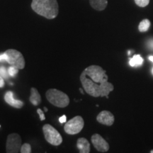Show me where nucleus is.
Wrapping results in <instances>:
<instances>
[{"instance_id": "f257e3e1", "label": "nucleus", "mask_w": 153, "mask_h": 153, "mask_svg": "<svg viewBox=\"0 0 153 153\" xmlns=\"http://www.w3.org/2000/svg\"><path fill=\"white\" fill-rule=\"evenodd\" d=\"M106 71L99 65H90L82 72L80 81L83 89L88 94L94 97H106L114 89V85L108 82Z\"/></svg>"}, {"instance_id": "f03ea898", "label": "nucleus", "mask_w": 153, "mask_h": 153, "mask_svg": "<svg viewBox=\"0 0 153 153\" xmlns=\"http://www.w3.org/2000/svg\"><path fill=\"white\" fill-rule=\"evenodd\" d=\"M31 8L36 14L48 19L56 18L59 13L57 0H33Z\"/></svg>"}, {"instance_id": "7ed1b4c3", "label": "nucleus", "mask_w": 153, "mask_h": 153, "mask_svg": "<svg viewBox=\"0 0 153 153\" xmlns=\"http://www.w3.org/2000/svg\"><path fill=\"white\" fill-rule=\"evenodd\" d=\"M48 101L53 106L65 108L70 104V98L65 93L56 89H50L45 94Z\"/></svg>"}, {"instance_id": "20e7f679", "label": "nucleus", "mask_w": 153, "mask_h": 153, "mask_svg": "<svg viewBox=\"0 0 153 153\" xmlns=\"http://www.w3.org/2000/svg\"><path fill=\"white\" fill-rule=\"evenodd\" d=\"M43 131L45 140L51 145L57 146L62 143V137L60 133L50 124L43 126Z\"/></svg>"}, {"instance_id": "39448f33", "label": "nucleus", "mask_w": 153, "mask_h": 153, "mask_svg": "<svg viewBox=\"0 0 153 153\" xmlns=\"http://www.w3.org/2000/svg\"><path fill=\"white\" fill-rule=\"evenodd\" d=\"M84 126H85V122L82 116H76L67 122L65 125L64 130L65 132L69 135H75L81 132L83 129Z\"/></svg>"}, {"instance_id": "423d86ee", "label": "nucleus", "mask_w": 153, "mask_h": 153, "mask_svg": "<svg viewBox=\"0 0 153 153\" xmlns=\"http://www.w3.org/2000/svg\"><path fill=\"white\" fill-rule=\"evenodd\" d=\"M5 53L8 56V60L7 62L9 65L18 68L19 70H22L24 68L25 60L22 53L14 49H9L6 51Z\"/></svg>"}, {"instance_id": "0eeeda50", "label": "nucleus", "mask_w": 153, "mask_h": 153, "mask_svg": "<svg viewBox=\"0 0 153 153\" xmlns=\"http://www.w3.org/2000/svg\"><path fill=\"white\" fill-rule=\"evenodd\" d=\"M22 138L17 133H11L7 137L6 150L7 153L19 152L22 148Z\"/></svg>"}, {"instance_id": "6e6552de", "label": "nucleus", "mask_w": 153, "mask_h": 153, "mask_svg": "<svg viewBox=\"0 0 153 153\" xmlns=\"http://www.w3.org/2000/svg\"><path fill=\"white\" fill-rule=\"evenodd\" d=\"M91 143L94 147L101 152H106L109 150V145L99 134H94L91 136Z\"/></svg>"}, {"instance_id": "1a4fd4ad", "label": "nucleus", "mask_w": 153, "mask_h": 153, "mask_svg": "<svg viewBox=\"0 0 153 153\" xmlns=\"http://www.w3.org/2000/svg\"><path fill=\"white\" fill-rule=\"evenodd\" d=\"M97 120L99 123L111 126L114 123V116L108 111H102L97 116Z\"/></svg>"}, {"instance_id": "9d476101", "label": "nucleus", "mask_w": 153, "mask_h": 153, "mask_svg": "<svg viewBox=\"0 0 153 153\" xmlns=\"http://www.w3.org/2000/svg\"><path fill=\"white\" fill-rule=\"evenodd\" d=\"M4 100L7 104L9 106L14 107L16 108H21L24 106V102L18 99H16L14 97V93L11 91H7L4 95Z\"/></svg>"}, {"instance_id": "9b49d317", "label": "nucleus", "mask_w": 153, "mask_h": 153, "mask_svg": "<svg viewBox=\"0 0 153 153\" xmlns=\"http://www.w3.org/2000/svg\"><path fill=\"white\" fill-rule=\"evenodd\" d=\"M76 147L79 149L80 153H89L90 152V144L89 141L85 137H80L77 140Z\"/></svg>"}, {"instance_id": "f8f14e48", "label": "nucleus", "mask_w": 153, "mask_h": 153, "mask_svg": "<svg viewBox=\"0 0 153 153\" xmlns=\"http://www.w3.org/2000/svg\"><path fill=\"white\" fill-rule=\"evenodd\" d=\"M29 101L33 106H38L41 102V97L36 88L32 87L30 89V95Z\"/></svg>"}, {"instance_id": "ddd939ff", "label": "nucleus", "mask_w": 153, "mask_h": 153, "mask_svg": "<svg viewBox=\"0 0 153 153\" xmlns=\"http://www.w3.org/2000/svg\"><path fill=\"white\" fill-rule=\"evenodd\" d=\"M89 3L93 9L97 11H103L108 4L107 0H89Z\"/></svg>"}, {"instance_id": "4468645a", "label": "nucleus", "mask_w": 153, "mask_h": 153, "mask_svg": "<svg viewBox=\"0 0 153 153\" xmlns=\"http://www.w3.org/2000/svg\"><path fill=\"white\" fill-rule=\"evenodd\" d=\"M143 59L140 55H134L133 58L130 59V61H129L130 65L132 67L140 65L143 64Z\"/></svg>"}, {"instance_id": "2eb2a0df", "label": "nucleus", "mask_w": 153, "mask_h": 153, "mask_svg": "<svg viewBox=\"0 0 153 153\" xmlns=\"http://www.w3.org/2000/svg\"><path fill=\"white\" fill-rule=\"evenodd\" d=\"M150 26V22L148 19H143V20L140 23L138 26V30L140 32H145L147 31L149 29Z\"/></svg>"}, {"instance_id": "dca6fc26", "label": "nucleus", "mask_w": 153, "mask_h": 153, "mask_svg": "<svg viewBox=\"0 0 153 153\" xmlns=\"http://www.w3.org/2000/svg\"><path fill=\"white\" fill-rule=\"evenodd\" d=\"M20 152L22 153H30L31 152V147L28 143H24L22 145Z\"/></svg>"}, {"instance_id": "f3484780", "label": "nucleus", "mask_w": 153, "mask_h": 153, "mask_svg": "<svg viewBox=\"0 0 153 153\" xmlns=\"http://www.w3.org/2000/svg\"><path fill=\"white\" fill-rule=\"evenodd\" d=\"M135 2L140 7H145L149 4L150 0H135Z\"/></svg>"}, {"instance_id": "a211bd4d", "label": "nucleus", "mask_w": 153, "mask_h": 153, "mask_svg": "<svg viewBox=\"0 0 153 153\" xmlns=\"http://www.w3.org/2000/svg\"><path fill=\"white\" fill-rule=\"evenodd\" d=\"M8 75H9L8 70H7L5 67L0 66V76H2L4 79H7Z\"/></svg>"}, {"instance_id": "6ab92c4d", "label": "nucleus", "mask_w": 153, "mask_h": 153, "mask_svg": "<svg viewBox=\"0 0 153 153\" xmlns=\"http://www.w3.org/2000/svg\"><path fill=\"white\" fill-rule=\"evenodd\" d=\"M18 72H19V69L15 68V67H14V66L9 67L8 69L9 74V76H16V74L18 73Z\"/></svg>"}, {"instance_id": "aec40b11", "label": "nucleus", "mask_w": 153, "mask_h": 153, "mask_svg": "<svg viewBox=\"0 0 153 153\" xmlns=\"http://www.w3.org/2000/svg\"><path fill=\"white\" fill-rule=\"evenodd\" d=\"M37 113H38V114L39 115V116H40V120H45V115H44L43 111H42L41 108H38V109H37Z\"/></svg>"}, {"instance_id": "412c9836", "label": "nucleus", "mask_w": 153, "mask_h": 153, "mask_svg": "<svg viewBox=\"0 0 153 153\" xmlns=\"http://www.w3.org/2000/svg\"><path fill=\"white\" fill-rule=\"evenodd\" d=\"M8 60V56H7V53H4L2 54H0V62H7Z\"/></svg>"}, {"instance_id": "4be33fe9", "label": "nucleus", "mask_w": 153, "mask_h": 153, "mask_svg": "<svg viewBox=\"0 0 153 153\" xmlns=\"http://www.w3.org/2000/svg\"><path fill=\"white\" fill-rule=\"evenodd\" d=\"M59 121H60V123H65L67 121V117L65 115H63L62 116H61V117L59 118Z\"/></svg>"}, {"instance_id": "5701e85b", "label": "nucleus", "mask_w": 153, "mask_h": 153, "mask_svg": "<svg viewBox=\"0 0 153 153\" xmlns=\"http://www.w3.org/2000/svg\"><path fill=\"white\" fill-rule=\"evenodd\" d=\"M4 78L2 76H0V88H3L4 87Z\"/></svg>"}, {"instance_id": "b1692460", "label": "nucleus", "mask_w": 153, "mask_h": 153, "mask_svg": "<svg viewBox=\"0 0 153 153\" xmlns=\"http://www.w3.org/2000/svg\"><path fill=\"white\" fill-rule=\"evenodd\" d=\"M149 46H150L151 48H153V40H151L150 41H149Z\"/></svg>"}, {"instance_id": "393cba45", "label": "nucleus", "mask_w": 153, "mask_h": 153, "mask_svg": "<svg viewBox=\"0 0 153 153\" xmlns=\"http://www.w3.org/2000/svg\"><path fill=\"white\" fill-rule=\"evenodd\" d=\"M148 59L151 61V62H153V56H152V55H151V56H149Z\"/></svg>"}, {"instance_id": "a878e982", "label": "nucleus", "mask_w": 153, "mask_h": 153, "mask_svg": "<svg viewBox=\"0 0 153 153\" xmlns=\"http://www.w3.org/2000/svg\"><path fill=\"white\" fill-rule=\"evenodd\" d=\"M79 91H80V92H81L82 94H84V91H83V89H81V88H80L79 89Z\"/></svg>"}, {"instance_id": "bb28decb", "label": "nucleus", "mask_w": 153, "mask_h": 153, "mask_svg": "<svg viewBox=\"0 0 153 153\" xmlns=\"http://www.w3.org/2000/svg\"><path fill=\"white\" fill-rule=\"evenodd\" d=\"M44 110H45V112H47V111H48V108H46V107H45V108H44Z\"/></svg>"}, {"instance_id": "cd10ccee", "label": "nucleus", "mask_w": 153, "mask_h": 153, "mask_svg": "<svg viewBox=\"0 0 153 153\" xmlns=\"http://www.w3.org/2000/svg\"><path fill=\"white\" fill-rule=\"evenodd\" d=\"M128 55H131V51H128Z\"/></svg>"}, {"instance_id": "c85d7f7f", "label": "nucleus", "mask_w": 153, "mask_h": 153, "mask_svg": "<svg viewBox=\"0 0 153 153\" xmlns=\"http://www.w3.org/2000/svg\"><path fill=\"white\" fill-rule=\"evenodd\" d=\"M152 74H153V68H152Z\"/></svg>"}, {"instance_id": "c756f323", "label": "nucleus", "mask_w": 153, "mask_h": 153, "mask_svg": "<svg viewBox=\"0 0 153 153\" xmlns=\"http://www.w3.org/2000/svg\"><path fill=\"white\" fill-rule=\"evenodd\" d=\"M151 153H153V150H152V151H151V152H150Z\"/></svg>"}]
</instances>
